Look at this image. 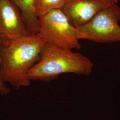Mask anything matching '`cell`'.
Segmentation results:
<instances>
[{"mask_svg":"<svg viewBox=\"0 0 120 120\" xmlns=\"http://www.w3.org/2000/svg\"><path fill=\"white\" fill-rule=\"evenodd\" d=\"M45 42L37 34L1 45L0 74L16 90L29 87L30 69L38 60Z\"/></svg>","mask_w":120,"mask_h":120,"instance_id":"1","label":"cell"},{"mask_svg":"<svg viewBox=\"0 0 120 120\" xmlns=\"http://www.w3.org/2000/svg\"><path fill=\"white\" fill-rule=\"evenodd\" d=\"M94 63L81 53L45 43L38 61L30 69L31 81L50 82L64 73L90 75Z\"/></svg>","mask_w":120,"mask_h":120,"instance_id":"2","label":"cell"},{"mask_svg":"<svg viewBox=\"0 0 120 120\" xmlns=\"http://www.w3.org/2000/svg\"><path fill=\"white\" fill-rule=\"evenodd\" d=\"M120 7L112 3L89 22L76 27L80 40L100 43L120 42Z\"/></svg>","mask_w":120,"mask_h":120,"instance_id":"3","label":"cell"},{"mask_svg":"<svg viewBox=\"0 0 120 120\" xmlns=\"http://www.w3.org/2000/svg\"><path fill=\"white\" fill-rule=\"evenodd\" d=\"M38 18L39 28L36 34L45 43L72 50L81 49L76 28L61 9L52 10Z\"/></svg>","mask_w":120,"mask_h":120,"instance_id":"4","label":"cell"},{"mask_svg":"<svg viewBox=\"0 0 120 120\" xmlns=\"http://www.w3.org/2000/svg\"><path fill=\"white\" fill-rule=\"evenodd\" d=\"M31 34L17 6L11 0H0V41L1 45Z\"/></svg>","mask_w":120,"mask_h":120,"instance_id":"5","label":"cell"},{"mask_svg":"<svg viewBox=\"0 0 120 120\" xmlns=\"http://www.w3.org/2000/svg\"><path fill=\"white\" fill-rule=\"evenodd\" d=\"M112 3L109 0H67L61 9L76 28L89 22Z\"/></svg>","mask_w":120,"mask_h":120,"instance_id":"6","label":"cell"},{"mask_svg":"<svg viewBox=\"0 0 120 120\" xmlns=\"http://www.w3.org/2000/svg\"><path fill=\"white\" fill-rule=\"evenodd\" d=\"M19 9L28 30L36 34L39 28V21L35 10L36 0H11Z\"/></svg>","mask_w":120,"mask_h":120,"instance_id":"7","label":"cell"},{"mask_svg":"<svg viewBox=\"0 0 120 120\" xmlns=\"http://www.w3.org/2000/svg\"><path fill=\"white\" fill-rule=\"evenodd\" d=\"M67 0H36L35 10L40 17L54 9H62Z\"/></svg>","mask_w":120,"mask_h":120,"instance_id":"8","label":"cell"},{"mask_svg":"<svg viewBox=\"0 0 120 120\" xmlns=\"http://www.w3.org/2000/svg\"><path fill=\"white\" fill-rule=\"evenodd\" d=\"M1 43L0 41V64H1V54H0V50H1ZM11 90L5 85V83L3 82L1 79L0 74V94L3 96H5L9 94L10 93Z\"/></svg>","mask_w":120,"mask_h":120,"instance_id":"9","label":"cell"},{"mask_svg":"<svg viewBox=\"0 0 120 120\" xmlns=\"http://www.w3.org/2000/svg\"><path fill=\"white\" fill-rule=\"evenodd\" d=\"M110 1H111L112 2H113V3H117L118 2L120 1V0H109Z\"/></svg>","mask_w":120,"mask_h":120,"instance_id":"10","label":"cell"}]
</instances>
